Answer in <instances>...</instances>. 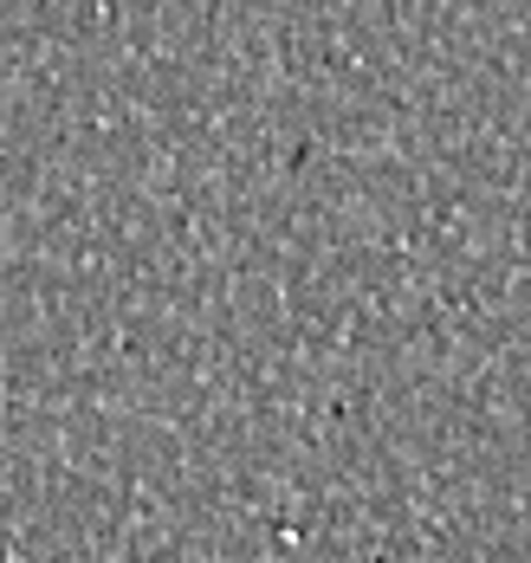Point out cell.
Returning <instances> with one entry per match:
<instances>
[{"instance_id":"obj_1","label":"cell","mask_w":531,"mask_h":563,"mask_svg":"<svg viewBox=\"0 0 531 563\" xmlns=\"http://www.w3.org/2000/svg\"><path fill=\"white\" fill-rule=\"evenodd\" d=\"M7 563H20V558H7Z\"/></svg>"}]
</instances>
